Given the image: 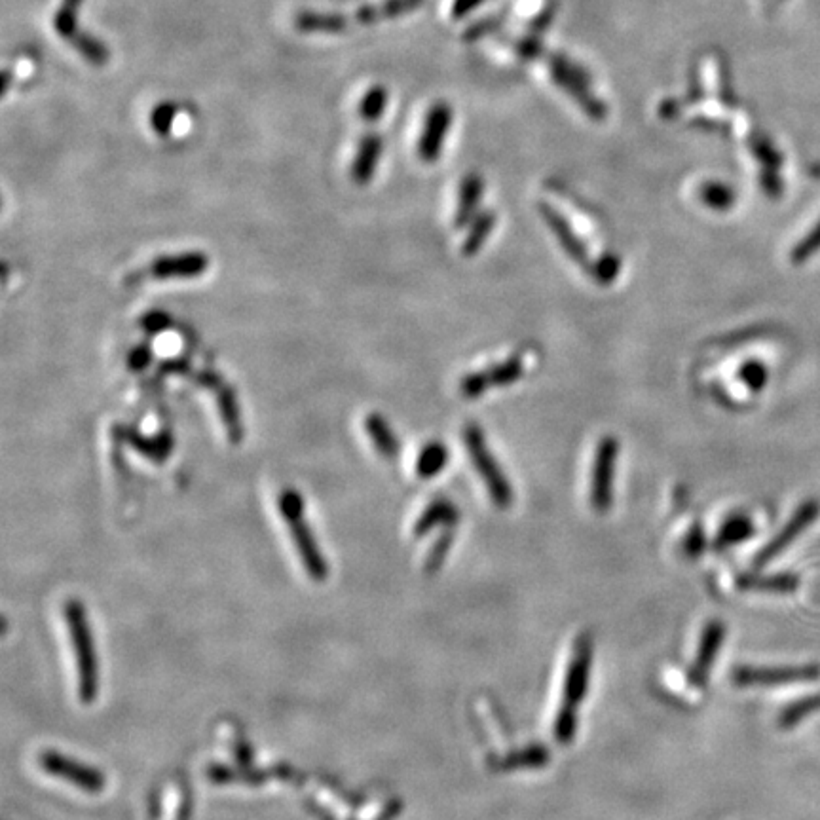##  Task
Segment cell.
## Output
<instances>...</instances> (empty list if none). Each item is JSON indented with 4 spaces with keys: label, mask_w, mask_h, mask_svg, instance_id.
I'll return each instance as SVG.
<instances>
[{
    "label": "cell",
    "mask_w": 820,
    "mask_h": 820,
    "mask_svg": "<svg viewBox=\"0 0 820 820\" xmlns=\"http://www.w3.org/2000/svg\"><path fill=\"white\" fill-rule=\"evenodd\" d=\"M817 710H820V693L809 695V697H805L802 701H798V703H794V705H790L788 709L784 710L783 716H781V726H796L798 722H802L805 716H809Z\"/></svg>",
    "instance_id": "cell-32"
},
{
    "label": "cell",
    "mask_w": 820,
    "mask_h": 820,
    "mask_svg": "<svg viewBox=\"0 0 820 820\" xmlns=\"http://www.w3.org/2000/svg\"><path fill=\"white\" fill-rule=\"evenodd\" d=\"M448 448L439 443L431 441L426 447L420 450L418 460H416V473L420 479H433L437 477L448 464Z\"/></svg>",
    "instance_id": "cell-25"
},
{
    "label": "cell",
    "mask_w": 820,
    "mask_h": 820,
    "mask_svg": "<svg viewBox=\"0 0 820 820\" xmlns=\"http://www.w3.org/2000/svg\"><path fill=\"white\" fill-rule=\"evenodd\" d=\"M171 325H173V319H171V316L166 314V312H162V310L149 312V314H145L143 319H141V327H143L149 335L166 333L168 329H171Z\"/></svg>",
    "instance_id": "cell-39"
},
{
    "label": "cell",
    "mask_w": 820,
    "mask_h": 820,
    "mask_svg": "<svg viewBox=\"0 0 820 820\" xmlns=\"http://www.w3.org/2000/svg\"><path fill=\"white\" fill-rule=\"evenodd\" d=\"M819 513L820 505L819 502H815V500H809V502L800 505L798 511L792 515V519L784 524L783 530H781L773 540L769 541L764 549L756 555L754 566H756V568H762L765 564H769L771 560L777 559L790 543H794V541L798 540L803 532H805L813 522L817 521Z\"/></svg>",
    "instance_id": "cell-10"
},
{
    "label": "cell",
    "mask_w": 820,
    "mask_h": 820,
    "mask_svg": "<svg viewBox=\"0 0 820 820\" xmlns=\"http://www.w3.org/2000/svg\"><path fill=\"white\" fill-rule=\"evenodd\" d=\"M750 149L754 152V156L764 164L767 169L779 168V156L773 150V147L764 141V139H754L750 143Z\"/></svg>",
    "instance_id": "cell-40"
},
{
    "label": "cell",
    "mask_w": 820,
    "mask_h": 820,
    "mask_svg": "<svg viewBox=\"0 0 820 820\" xmlns=\"http://www.w3.org/2000/svg\"><path fill=\"white\" fill-rule=\"evenodd\" d=\"M382 150H384V141L378 133H367L361 143L359 149L355 154L354 164H352V179L357 185L365 187L371 183V179L376 173V166L382 158Z\"/></svg>",
    "instance_id": "cell-16"
},
{
    "label": "cell",
    "mask_w": 820,
    "mask_h": 820,
    "mask_svg": "<svg viewBox=\"0 0 820 820\" xmlns=\"http://www.w3.org/2000/svg\"><path fill=\"white\" fill-rule=\"evenodd\" d=\"M38 767L50 777L78 786L88 794H99L107 784L105 775L97 767L82 764L57 750H42L38 754Z\"/></svg>",
    "instance_id": "cell-6"
},
{
    "label": "cell",
    "mask_w": 820,
    "mask_h": 820,
    "mask_svg": "<svg viewBox=\"0 0 820 820\" xmlns=\"http://www.w3.org/2000/svg\"><path fill=\"white\" fill-rule=\"evenodd\" d=\"M80 6H82V0H63L61 8L57 10L56 21H54L57 35L69 38V40H75L76 35H78L76 27H78V10H80Z\"/></svg>",
    "instance_id": "cell-30"
},
{
    "label": "cell",
    "mask_w": 820,
    "mask_h": 820,
    "mask_svg": "<svg viewBox=\"0 0 820 820\" xmlns=\"http://www.w3.org/2000/svg\"><path fill=\"white\" fill-rule=\"evenodd\" d=\"M593 663V642L589 636H581L576 642L572 661L564 680V701L555 718V739L560 745H568L578 731V710L589 690V676Z\"/></svg>",
    "instance_id": "cell-2"
},
{
    "label": "cell",
    "mask_w": 820,
    "mask_h": 820,
    "mask_svg": "<svg viewBox=\"0 0 820 820\" xmlns=\"http://www.w3.org/2000/svg\"><path fill=\"white\" fill-rule=\"evenodd\" d=\"M617 454L619 443L614 435L602 437L595 452L591 473V505L598 513H606L612 509Z\"/></svg>",
    "instance_id": "cell-7"
},
{
    "label": "cell",
    "mask_w": 820,
    "mask_h": 820,
    "mask_svg": "<svg viewBox=\"0 0 820 820\" xmlns=\"http://www.w3.org/2000/svg\"><path fill=\"white\" fill-rule=\"evenodd\" d=\"M705 547H707V538H705L703 526H701V524H693L690 528V532L686 534V538L682 541V551H684V555L690 557V559H695V557L703 555Z\"/></svg>",
    "instance_id": "cell-38"
},
{
    "label": "cell",
    "mask_w": 820,
    "mask_h": 820,
    "mask_svg": "<svg viewBox=\"0 0 820 820\" xmlns=\"http://www.w3.org/2000/svg\"><path fill=\"white\" fill-rule=\"evenodd\" d=\"M820 249V223L803 238L802 242L798 243L792 251V262L794 264H802V262L809 261L811 255H815Z\"/></svg>",
    "instance_id": "cell-37"
},
{
    "label": "cell",
    "mask_w": 820,
    "mask_h": 820,
    "mask_svg": "<svg viewBox=\"0 0 820 820\" xmlns=\"http://www.w3.org/2000/svg\"><path fill=\"white\" fill-rule=\"evenodd\" d=\"M752 536H754V522L750 521L746 515H731L720 526L714 538V549L726 551L743 541L750 540Z\"/></svg>",
    "instance_id": "cell-21"
},
{
    "label": "cell",
    "mask_w": 820,
    "mask_h": 820,
    "mask_svg": "<svg viewBox=\"0 0 820 820\" xmlns=\"http://www.w3.org/2000/svg\"><path fill=\"white\" fill-rule=\"evenodd\" d=\"M450 126H452L450 105L445 101L435 103L426 114L424 128L418 139V156L422 162L433 164L441 158Z\"/></svg>",
    "instance_id": "cell-11"
},
{
    "label": "cell",
    "mask_w": 820,
    "mask_h": 820,
    "mask_svg": "<svg viewBox=\"0 0 820 820\" xmlns=\"http://www.w3.org/2000/svg\"><path fill=\"white\" fill-rule=\"evenodd\" d=\"M297 29L302 33H325V35H336L344 33L348 27V21L340 14H321V12H300L295 19Z\"/></svg>",
    "instance_id": "cell-23"
},
{
    "label": "cell",
    "mask_w": 820,
    "mask_h": 820,
    "mask_svg": "<svg viewBox=\"0 0 820 820\" xmlns=\"http://www.w3.org/2000/svg\"><path fill=\"white\" fill-rule=\"evenodd\" d=\"M549 750L545 746L530 745L517 752H511L509 756L502 758L496 767L504 769V771H513V769H524V767H541V765L549 762Z\"/></svg>",
    "instance_id": "cell-26"
},
{
    "label": "cell",
    "mask_w": 820,
    "mask_h": 820,
    "mask_svg": "<svg viewBox=\"0 0 820 820\" xmlns=\"http://www.w3.org/2000/svg\"><path fill=\"white\" fill-rule=\"evenodd\" d=\"M177 105L175 103H160L154 111L150 112V126L158 135H168L173 130V122L177 118Z\"/></svg>",
    "instance_id": "cell-35"
},
{
    "label": "cell",
    "mask_w": 820,
    "mask_h": 820,
    "mask_svg": "<svg viewBox=\"0 0 820 820\" xmlns=\"http://www.w3.org/2000/svg\"><path fill=\"white\" fill-rule=\"evenodd\" d=\"M278 507H280L281 519L289 528V534L293 538L295 549L299 553L306 574L317 583L325 581L329 576V566L317 545L314 530L306 519V505H304L299 490L285 488L278 498Z\"/></svg>",
    "instance_id": "cell-3"
},
{
    "label": "cell",
    "mask_w": 820,
    "mask_h": 820,
    "mask_svg": "<svg viewBox=\"0 0 820 820\" xmlns=\"http://www.w3.org/2000/svg\"><path fill=\"white\" fill-rule=\"evenodd\" d=\"M517 52L526 59H536L541 54V42L534 37L522 38L517 40Z\"/></svg>",
    "instance_id": "cell-43"
},
{
    "label": "cell",
    "mask_w": 820,
    "mask_h": 820,
    "mask_svg": "<svg viewBox=\"0 0 820 820\" xmlns=\"http://www.w3.org/2000/svg\"><path fill=\"white\" fill-rule=\"evenodd\" d=\"M485 373L490 388H505V386L515 384L521 378L524 373V363L519 355H513L502 363L486 369Z\"/></svg>",
    "instance_id": "cell-28"
},
{
    "label": "cell",
    "mask_w": 820,
    "mask_h": 820,
    "mask_svg": "<svg viewBox=\"0 0 820 820\" xmlns=\"http://www.w3.org/2000/svg\"><path fill=\"white\" fill-rule=\"evenodd\" d=\"M150 363H152V350H150L149 344L135 346V348L131 350L130 355H128V365H130V369L133 373L145 371Z\"/></svg>",
    "instance_id": "cell-41"
},
{
    "label": "cell",
    "mask_w": 820,
    "mask_h": 820,
    "mask_svg": "<svg viewBox=\"0 0 820 820\" xmlns=\"http://www.w3.org/2000/svg\"><path fill=\"white\" fill-rule=\"evenodd\" d=\"M724 638H726V627L720 619H712L707 623V627L703 629L697 657H695L690 669L691 684L695 688H703L707 684L710 669L716 663V657H718V652L724 644Z\"/></svg>",
    "instance_id": "cell-13"
},
{
    "label": "cell",
    "mask_w": 820,
    "mask_h": 820,
    "mask_svg": "<svg viewBox=\"0 0 820 820\" xmlns=\"http://www.w3.org/2000/svg\"><path fill=\"white\" fill-rule=\"evenodd\" d=\"M485 0H454L452 2V19L466 18L467 14H471L473 10H477Z\"/></svg>",
    "instance_id": "cell-44"
},
{
    "label": "cell",
    "mask_w": 820,
    "mask_h": 820,
    "mask_svg": "<svg viewBox=\"0 0 820 820\" xmlns=\"http://www.w3.org/2000/svg\"><path fill=\"white\" fill-rule=\"evenodd\" d=\"M820 667H779V669H756V667H737L731 680L739 688H773L786 686L803 680H817Z\"/></svg>",
    "instance_id": "cell-9"
},
{
    "label": "cell",
    "mask_w": 820,
    "mask_h": 820,
    "mask_svg": "<svg viewBox=\"0 0 820 820\" xmlns=\"http://www.w3.org/2000/svg\"><path fill=\"white\" fill-rule=\"evenodd\" d=\"M587 270L598 285H610L617 280L621 272V259L615 253H604L598 259H593Z\"/></svg>",
    "instance_id": "cell-31"
},
{
    "label": "cell",
    "mask_w": 820,
    "mask_h": 820,
    "mask_svg": "<svg viewBox=\"0 0 820 820\" xmlns=\"http://www.w3.org/2000/svg\"><path fill=\"white\" fill-rule=\"evenodd\" d=\"M422 2H424V0H386V2L378 4V6L371 4V6L361 8V10L355 14V18H357L359 23L373 25L376 21H382V19L401 18V16H405V14H409V12H414L416 8L422 6Z\"/></svg>",
    "instance_id": "cell-20"
},
{
    "label": "cell",
    "mask_w": 820,
    "mask_h": 820,
    "mask_svg": "<svg viewBox=\"0 0 820 820\" xmlns=\"http://www.w3.org/2000/svg\"><path fill=\"white\" fill-rule=\"evenodd\" d=\"M116 431V439L122 441L124 445H130L135 448L139 454H143L147 460H152L156 464L166 462L173 450V437L171 433H160V435H141L139 431L128 428V426H120L114 429Z\"/></svg>",
    "instance_id": "cell-15"
},
{
    "label": "cell",
    "mask_w": 820,
    "mask_h": 820,
    "mask_svg": "<svg viewBox=\"0 0 820 820\" xmlns=\"http://www.w3.org/2000/svg\"><path fill=\"white\" fill-rule=\"evenodd\" d=\"M549 71L553 82L564 94L578 103L579 109L593 120L608 116L606 105L591 92V78L572 59L560 54L549 56Z\"/></svg>",
    "instance_id": "cell-5"
},
{
    "label": "cell",
    "mask_w": 820,
    "mask_h": 820,
    "mask_svg": "<svg viewBox=\"0 0 820 820\" xmlns=\"http://www.w3.org/2000/svg\"><path fill=\"white\" fill-rule=\"evenodd\" d=\"M494 226H496V213H494L492 209H486L483 213H477L475 219L469 223V230H467L462 253H464L466 257L477 255V253L483 249L486 240L490 238Z\"/></svg>",
    "instance_id": "cell-24"
},
{
    "label": "cell",
    "mask_w": 820,
    "mask_h": 820,
    "mask_svg": "<svg viewBox=\"0 0 820 820\" xmlns=\"http://www.w3.org/2000/svg\"><path fill=\"white\" fill-rule=\"evenodd\" d=\"M737 374H739V380L752 392L764 390V386L767 384V369H765L762 361L748 359L739 367V373Z\"/></svg>",
    "instance_id": "cell-33"
},
{
    "label": "cell",
    "mask_w": 820,
    "mask_h": 820,
    "mask_svg": "<svg viewBox=\"0 0 820 820\" xmlns=\"http://www.w3.org/2000/svg\"><path fill=\"white\" fill-rule=\"evenodd\" d=\"M75 48L94 65H105L109 61V50L103 42L88 35H76Z\"/></svg>",
    "instance_id": "cell-34"
},
{
    "label": "cell",
    "mask_w": 820,
    "mask_h": 820,
    "mask_svg": "<svg viewBox=\"0 0 820 820\" xmlns=\"http://www.w3.org/2000/svg\"><path fill=\"white\" fill-rule=\"evenodd\" d=\"M63 612L67 621L69 640L75 653L78 697L84 705H92L99 693V659L95 650L94 633L88 623L86 608L80 600H67Z\"/></svg>",
    "instance_id": "cell-1"
},
{
    "label": "cell",
    "mask_w": 820,
    "mask_h": 820,
    "mask_svg": "<svg viewBox=\"0 0 820 820\" xmlns=\"http://www.w3.org/2000/svg\"><path fill=\"white\" fill-rule=\"evenodd\" d=\"M450 543H452V536H450V534L443 536L441 540L435 543V547H433V551H431V555L428 557V572H433V570L439 568V564L447 557Z\"/></svg>",
    "instance_id": "cell-42"
},
{
    "label": "cell",
    "mask_w": 820,
    "mask_h": 820,
    "mask_svg": "<svg viewBox=\"0 0 820 820\" xmlns=\"http://www.w3.org/2000/svg\"><path fill=\"white\" fill-rule=\"evenodd\" d=\"M483 190H485V181L479 173H467L462 179V185L458 190V205L454 213V224L458 228H464L475 219L477 207L483 198Z\"/></svg>",
    "instance_id": "cell-17"
},
{
    "label": "cell",
    "mask_w": 820,
    "mask_h": 820,
    "mask_svg": "<svg viewBox=\"0 0 820 820\" xmlns=\"http://www.w3.org/2000/svg\"><path fill=\"white\" fill-rule=\"evenodd\" d=\"M458 521V509L447 498H437L424 509L420 519L414 524V534L424 536L437 526H448Z\"/></svg>",
    "instance_id": "cell-19"
},
{
    "label": "cell",
    "mask_w": 820,
    "mask_h": 820,
    "mask_svg": "<svg viewBox=\"0 0 820 820\" xmlns=\"http://www.w3.org/2000/svg\"><path fill=\"white\" fill-rule=\"evenodd\" d=\"M762 187L769 196H777L781 192V179L775 175V169H767L762 173Z\"/></svg>",
    "instance_id": "cell-45"
},
{
    "label": "cell",
    "mask_w": 820,
    "mask_h": 820,
    "mask_svg": "<svg viewBox=\"0 0 820 820\" xmlns=\"http://www.w3.org/2000/svg\"><path fill=\"white\" fill-rule=\"evenodd\" d=\"M388 90L384 86H373L367 94L363 95L361 103H359V114L363 120L367 122H376L384 116L386 107H388Z\"/></svg>",
    "instance_id": "cell-29"
},
{
    "label": "cell",
    "mask_w": 820,
    "mask_h": 820,
    "mask_svg": "<svg viewBox=\"0 0 820 820\" xmlns=\"http://www.w3.org/2000/svg\"><path fill=\"white\" fill-rule=\"evenodd\" d=\"M464 443L471 464L477 469L479 477L483 479L486 490L492 502L500 509H507L513 504V488L505 477L504 469L496 462L494 454L486 445L485 433L477 424H467L464 429Z\"/></svg>",
    "instance_id": "cell-4"
},
{
    "label": "cell",
    "mask_w": 820,
    "mask_h": 820,
    "mask_svg": "<svg viewBox=\"0 0 820 820\" xmlns=\"http://www.w3.org/2000/svg\"><path fill=\"white\" fill-rule=\"evenodd\" d=\"M365 431L371 437L374 448L378 450V454L386 460H397L399 452H401V445H399V437L393 431L390 422L378 414V412H371L365 418Z\"/></svg>",
    "instance_id": "cell-18"
},
{
    "label": "cell",
    "mask_w": 820,
    "mask_h": 820,
    "mask_svg": "<svg viewBox=\"0 0 820 820\" xmlns=\"http://www.w3.org/2000/svg\"><path fill=\"white\" fill-rule=\"evenodd\" d=\"M198 384L215 393V401H217V409H219L224 431L232 445H240L245 437V429H243L238 395L234 392V388L224 382L221 374L209 371V369L198 373Z\"/></svg>",
    "instance_id": "cell-8"
},
{
    "label": "cell",
    "mask_w": 820,
    "mask_h": 820,
    "mask_svg": "<svg viewBox=\"0 0 820 820\" xmlns=\"http://www.w3.org/2000/svg\"><path fill=\"white\" fill-rule=\"evenodd\" d=\"M160 371L168 374H187L188 371H190V363H188L187 359L175 357V359L164 361L162 367H160Z\"/></svg>",
    "instance_id": "cell-46"
},
{
    "label": "cell",
    "mask_w": 820,
    "mask_h": 820,
    "mask_svg": "<svg viewBox=\"0 0 820 820\" xmlns=\"http://www.w3.org/2000/svg\"><path fill=\"white\" fill-rule=\"evenodd\" d=\"M737 585L745 591H760V593H792L800 579L794 574H777V576H758L745 574L737 579Z\"/></svg>",
    "instance_id": "cell-22"
},
{
    "label": "cell",
    "mask_w": 820,
    "mask_h": 820,
    "mask_svg": "<svg viewBox=\"0 0 820 820\" xmlns=\"http://www.w3.org/2000/svg\"><path fill=\"white\" fill-rule=\"evenodd\" d=\"M209 266L211 261L204 251H185L158 257L149 266V276L158 281L192 280L205 274Z\"/></svg>",
    "instance_id": "cell-12"
},
{
    "label": "cell",
    "mask_w": 820,
    "mask_h": 820,
    "mask_svg": "<svg viewBox=\"0 0 820 820\" xmlns=\"http://www.w3.org/2000/svg\"><path fill=\"white\" fill-rule=\"evenodd\" d=\"M538 211H540L541 219L551 228V232L557 238L560 247L566 251V255L579 266L589 268L593 259L589 257L587 245L576 234L572 224L568 223L551 204L541 202V204H538Z\"/></svg>",
    "instance_id": "cell-14"
},
{
    "label": "cell",
    "mask_w": 820,
    "mask_h": 820,
    "mask_svg": "<svg viewBox=\"0 0 820 820\" xmlns=\"http://www.w3.org/2000/svg\"><path fill=\"white\" fill-rule=\"evenodd\" d=\"M699 200L714 211H727L735 205V190L722 181H705L699 187Z\"/></svg>",
    "instance_id": "cell-27"
},
{
    "label": "cell",
    "mask_w": 820,
    "mask_h": 820,
    "mask_svg": "<svg viewBox=\"0 0 820 820\" xmlns=\"http://www.w3.org/2000/svg\"><path fill=\"white\" fill-rule=\"evenodd\" d=\"M488 390H492V388H490V384H488L485 371H475V373L466 374V376L462 378V382H460V392H462V395H464L466 399H479V397L485 395Z\"/></svg>",
    "instance_id": "cell-36"
}]
</instances>
